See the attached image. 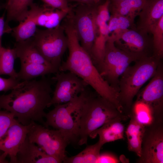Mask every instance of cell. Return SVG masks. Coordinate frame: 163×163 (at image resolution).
<instances>
[{"label":"cell","instance_id":"2e32d148","mask_svg":"<svg viewBox=\"0 0 163 163\" xmlns=\"http://www.w3.org/2000/svg\"><path fill=\"white\" fill-rule=\"evenodd\" d=\"M128 118L124 115L113 119L92 133L89 136L94 139L99 136L98 141L103 145L105 144L123 139L125 128L122 121Z\"/></svg>","mask_w":163,"mask_h":163},{"label":"cell","instance_id":"ffe728a7","mask_svg":"<svg viewBox=\"0 0 163 163\" xmlns=\"http://www.w3.org/2000/svg\"><path fill=\"white\" fill-rule=\"evenodd\" d=\"M14 48L17 58H19L21 63L40 64L53 66L38 51L33 43L32 37L22 41L16 42Z\"/></svg>","mask_w":163,"mask_h":163},{"label":"cell","instance_id":"8992f818","mask_svg":"<svg viewBox=\"0 0 163 163\" xmlns=\"http://www.w3.org/2000/svg\"><path fill=\"white\" fill-rule=\"evenodd\" d=\"M147 55L121 49L109 36L105 46L102 62L95 67L101 75L112 87L118 91L119 78L133 62Z\"/></svg>","mask_w":163,"mask_h":163},{"label":"cell","instance_id":"f35d334b","mask_svg":"<svg viewBox=\"0 0 163 163\" xmlns=\"http://www.w3.org/2000/svg\"><path fill=\"white\" fill-rule=\"evenodd\" d=\"M4 8V6L3 5H2L0 4V10H1L2 9Z\"/></svg>","mask_w":163,"mask_h":163},{"label":"cell","instance_id":"7c38bea8","mask_svg":"<svg viewBox=\"0 0 163 163\" xmlns=\"http://www.w3.org/2000/svg\"><path fill=\"white\" fill-rule=\"evenodd\" d=\"M143 90L136 101L146 104L150 110L151 121L163 120V70L158 65L156 72Z\"/></svg>","mask_w":163,"mask_h":163},{"label":"cell","instance_id":"4316f807","mask_svg":"<svg viewBox=\"0 0 163 163\" xmlns=\"http://www.w3.org/2000/svg\"><path fill=\"white\" fill-rule=\"evenodd\" d=\"M17 58L14 48L2 46L0 51V75H8L10 77L18 79V72L14 69V61Z\"/></svg>","mask_w":163,"mask_h":163},{"label":"cell","instance_id":"44dd1931","mask_svg":"<svg viewBox=\"0 0 163 163\" xmlns=\"http://www.w3.org/2000/svg\"><path fill=\"white\" fill-rule=\"evenodd\" d=\"M97 21L98 31L90 53V56L95 66L101 63L103 60L105 44L110 36L107 22L98 18L97 15Z\"/></svg>","mask_w":163,"mask_h":163},{"label":"cell","instance_id":"d590c367","mask_svg":"<svg viewBox=\"0 0 163 163\" xmlns=\"http://www.w3.org/2000/svg\"><path fill=\"white\" fill-rule=\"evenodd\" d=\"M68 2H76L78 3L88 5H96L99 2L98 0H67Z\"/></svg>","mask_w":163,"mask_h":163},{"label":"cell","instance_id":"d6a6232c","mask_svg":"<svg viewBox=\"0 0 163 163\" xmlns=\"http://www.w3.org/2000/svg\"><path fill=\"white\" fill-rule=\"evenodd\" d=\"M18 79L11 77L5 78L0 77V91L11 90L21 82Z\"/></svg>","mask_w":163,"mask_h":163},{"label":"cell","instance_id":"f1b7e54d","mask_svg":"<svg viewBox=\"0 0 163 163\" xmlns=\"http://www.w3.org/2000/svg\"><path fill=\"white\" fill-rule=\"evenodd\" d=\"M153 35V56L161 59L163 56V16L151 28Z\"/></svg>","mask_w":163,"mask_h":163},{"label":"cell","instance_id":"52a82bcc","mask_svg":"<svg viewBox=\"0 0 163 163\" xmlns=\"http://www.w3.org/2000/svg\"><path fill=\"white\" fill-rule=\"evenodd\" d=\"M78 4L71 7L66 17L74 29L81 46L90 55L98 31L97 5Z\"/></svg>","mask_w":163,"mask_h":163},{"label":"cell","instance_id":"836d02e7","mask_svg":"<svg viewBox=\"0 0 163 163\" xmlns=\"http://www.w3.org/2000/svg\"><path fill=\"white\" fill-rule=\"evenodd\" d=\"M120 159L115 155L110 152L100 153L96 163H118Z\"/></svg>","mask_w":163,"mask_h":163},{"label":"cell","instance_id":"d6986e66","mask_svg":"<svg viewBox=\"0 0 163 163\" xmlns=\"http://www.w3.org/2000/svg\"><path fill=\"white\" fill-rule=\"evenodd\" d=\"M40 6L33 3L26 18L20 22L18 25L11 28V32L16 42L22 41L34 36L37 28L36 18Z\"/></svg>","mask_w":163,"mask_h":163},{"label":"cell","instance_id":"ab89813d","mask_svg":"<svg viewBox=\"0 0 163 163\" xmlns=\"http://www.w3.org/2000/svg\"><path fill=\"white\" fill-rule=\"evenodd\" d=\"M101 0H98V1L99 2H100L101 1Z\"/></svg>","mask_w":163,"mask_h":163},{"label":"cell","instance_id":"d4e9b609","mask_svg":"<svg viewBox=\"0 0 163 163\" xmlns=\"http://www.w3.org/2000/svg\"><path fill=\"white\" fill-rule=\"evenodd\" d=\"M146 0H124L110 3L111 14L128 16L134 18L138 16Z\"/></svg>","mask_w":163,"mask_h":163},{"label":"cell","instance_id":"8d00e7d4","mask_svg":"<svg viewBox=\"0 0 163 163\" xmlns=\"http://www.w3.org/2000/svg\"><path fill=\"white\" fill-rule=\"evenodd\" d=\"M8 155L5 152H0V163H8L9 162L6 160V157Z\"/></svg>","mask_w":163,"mask_h":163},{"label":"cell","instance_id":"1f68e13d","mask_svg":"<svg viewBox=\"0 0 163 163\" xmlns=\"http://www.w3.org/2000/svg\"><path fill=\"white\" fill-rule=\"evenodd\" d=\"M109 0H106L103 4L97 6V17L102 21L107 22L110 18L109 6Z\"/></svg>","mask_w":163,"mask_h":163},{"label":"cell","instance_id":"ac0fdd59","mask_svg":"<svg viewBox=\"0 0 163 163\" xmlns=\"http://www.w3.org/2000/svg\"><path fill=\"white\" fill-rule=\"evenodd\" d=\"M130 120L125 130L128 150L135 153L139 157L141 153V146L145 131V125L141 123L133 112L129 114Z\"/></svg>","mask_w":163,"mask_h":163},{"label":"cell","instance_id":"74e56055","mask_svg":"<svg viewBox=\"0 0 163 163\" xmlns=\"http://www.w3.org/2000/svg\"><path fill=\"white\" fill-rule=\"evenodd\" d=\"M123 0H109L110 1V3L119 2Z\"/></svg>","mask_w":163,"mask_h":163},{"label":"cell","instance_id":"30bf717a","mask_svg":"<svg viewBox=\"0 0 163 163\" xmlns=\"http://www.w3.org/2000/svg\"><path fill=\"white\" fill-rule=\"evenodd\" d=\"M139 163H163V120L152 122L145 125Z\"/></svg>","mask_w":163,"mask_h":163},{"label":"cell","instance_id":"4fadbf2b","mask_svg":"<svg viewBox=\"0 0 163 163\" xmlns=\"http://www.w3.org/2000/svg\"><path fill=\"white\" fill-rule=\"evenodd\" d=\"M29 129V125H24L16 120L0 138V150L9 156L10 163H17V154L27 136Z\"/></svg>","mask_w":163,"mask_h":163},{"label":"cell","instance_id":"3957f363","mask_svg":"<svg viewBox=\"0 0 163 163\" xmlns=\"http://www.w3.org/2000/svg\"><path fill=\"white\" fill-rule=\"evenodd\" d=\"M124 115H127L90 89L81 109L78 144H86L88 137L96 129L109 120Z\"/></svg>","mask_w":163,"mask_h":163},{"label":"cell","instance_id":"7a4b0ae2","mask_svg":"<svg viewBox=\"0 0 163 163\" xmlns=\"http://www.w3.org/2000/svg\"><path fill=\"white\" fill-rule=\"evenodd\" d=\"M63 26L68 39L69 55L66 60L61 63L59 71L69 72L75 74L121 112L123 107L118 99V91L101 75L90 55L81 46L72 24L67 22Z\"/></svg>","mask_w":163,"mask_h":163},{"label":"cell","instance_id":"e575fe53","mask_svg":"<svg viewBox=\"0 0 163 163\" xmlns=\"http://www.w3.org/2000/svg\"><path fill=\"white\" fill-rule=\"evenodd\" d=\"M5 14L4 13L1 17H0V51L2 47V39L3 34L5 33H9L11 32V28H8L6 26L4 20Z\"/></svg>","mask_w":163,"mask_h":163},{"label":"cell","instance_id":"9c48e42d","mask_svg":"<svg viewBox=\"0 0 163 163\" xmlns=\"http://www.w3.org/2000/svg\"><path fill=\"white\" fill-rule=\"evenodd\" d=\"M29 125L27 136L29 140L60 163L63 162L66 157V149L69 144L61 132L57 129H49L35 122Z\"/></svg>","mask_w":163,"mask_h":163},{"label":"cell","instance_id":"6da1fadb","mask_svg":"<svg viewBox=\"0 0 163 163\" xmlns=\"http://www.w3.org/2000/svg\"><path fill=\"white\" fill-rule=\"evenodd\" d=\"M38 80L21 81L8 94L0 95V110L14 115L21 124L37 122L44 125L46 113L53 93L52 78L42 76Z\"/></svg>","mask_w":163,"mask_h":163},{"label":"cell","instance_id":"9a60e30c","mask_svg":"<svg viewBox=\"0 0 163 163\" xmlns=\"http://www.w3.org/2000/svg\"><path fill=\"white\" fill-rule=\"evenodd\" d=\"M138 16L137 30L150 33L151 27L163 16V0H146Z\"/></svg>","mask_w":163,"mask_h":163},{"label":"cell","instance_id":"8fae6325","mask_svg":"<svg viewBox=\"0 0 163 163\" xmlns=\"http://www.w3.org/2000/svg\"><path fill=\"white\" fill-rule=\"evenodd\" d=\"M55 74L52 78L56 84L47 107L71 101L88 86L82 79L70 72L59 71Z\"/></svg>","mask_w":163,"mask_h":163},{"label":"cell","instance_id":"cb8c5ba5","mask_svg":"<svg viewBox=\"0 0 163 163\" xmlns=\"http://www.w3.org/2000/svg\"><path fill=\"white\" fill-rule=\"evenodd\" d=\"M21 68L18 73V79L20 81L29 80L40 76L56 73L59 70L54 67L44 64L21 63Z\"/></svg>","mask_w":163,"mask_h":163},{"label":"cell","instance_id":"484cf974","mask_svg":"<svg viewBox=\"0 0 163 163\" xmlns=\"http://www.w3.org/2000/svg\"><path fill=\"white\" fill-rule=\"evenodd\" d=\"M103 145L98 141L92 145L87 146L77 155L66 157L63 161L65 163H96Z\"/></svg>","mask_w":163,"mask_h":163},{"label":"cell","instance_id":"e0dca14e","mask_svg":"<svg viewBox=\"0 0 163 163\" xmlns=\"http://www.w3.org/2000/svg\"><path fill=\"white\" fill-rule=\"evenodd\" d=\"M18 163H59L56 158L48 155L27 136L17 156Z\"/></svg>","mask_w":163,"mask_h":163},{"label":"cell","instance_id":"603a6c76","mask_svg":"<svg viewBox=\"0 0 163 163\" xmlns=\"http://www.w3.org/2000/svg\"><path fill=\"white\" fill-rule=\"evenodd\" d=\"M33 0H8L3 5L7 11L5 23L8 28V23L11 21H23L27 17Z\"/></svg>","mask_w":163,"mask_h":163},{"label":"cell","instance_id":"4dcf8cb0","mask_svg":"<svg viewBox=\"0 0 163 163\" xmlns=\"http://www.w3.org/2000/svg\"><path fill=\"white\" fill-rule=\"evenodd\" d=\"M44 5L52 8L69 12L71 7L67 0H41Z\"/></svg>","mask_w":163,"mask_h":163},{"label":"cell","instance_id":"277c9868","mask_svg":"<svg viewBox=\"0 0 163 163\" xmlns=\"http://www.w3.org/2000/svg\"><path fill=\"white\" fill-rule=\"evenodd\" d=\"M160 60L153 55L145 56L133 66H129L120 76L118 99L123 110L131 108L134 98L142 86L155 75Z\"/></svg>","mask_w":163,"mask_h":163},{"label":"cell","instance_id":"83f0119b","mask_svg":"<svg viewBox=\"0 0 163 163\" xmlns=\"http://www.w3.org/2000/svg\"><path fill=\"white\" fill-rule=\"evenodd\" d=\"M135 19L128 16L111 14L107 24L110 36L113 38L127 29H136L134 24Z\"/></svg>","mask_w":163,"mask_h":163},{"label":"cell","instance_id":"f546056e","mask_svg":"<svg viewBox=\"0 0 163 163\" xmlns=\"http://www.w3.org/2000/svg\"><path fill=\"white\" fill-rule=\"evenodd\" d=\"M16 120L12 113L6 110H0V138Z\"/></svg>","mask_w":163,"mask_h":163},{"label":"cell","instance_id":"5bb4252c","mask_svg":"<svg viewBox=\"0 0 163 163\" xmlns=\"http://www.w3.org/2000/svg\"><path fill=\"white\" fill-rule=\"evenodd\" d=\"M148 35L136 29H128L113 39L117 46L121 49L147 55L146 51L149 43Z\"/></svg>","mask_w":163,"mask_h":163},{"label":"cell","instance_id":"ba28073f","mask_svg":"<svg viewBox=\"0 0 163 163\" xmlns=\"http://www.w3.org/2000/svg\"><path fill=\"white\" fill-rule=\"evenodd\" d=\"M33 43L45 59L59 70L62 58L68 48V39L62 24L54 28H37Z\"/></svg>","mask_w":163,"mask_h":163},{"label":"cell","instance_id":"5b68a950","mask_svg":"<svg viewBox=\"0 0 163 163\" xmlns=\"http://www.w3.org/2000/svg\"><path fill=\"white\" fill-rule=\"evenodd\" d=\"M90 90L88 86L71 101L55 105L53 109L46 113L44 126L59 130L68 144L78 143L81 109Z\"/></svg>","mask_w":163,"mask_h":163},{"label":"cell","instance_id":"7402d4cb","mask_svg":"<svg viewBox=\"0 0 163 163\" xmlns=\"http://www.w3.org/2000/svg\"><path fill=\"white\" fill-rule=\"evenodd\" d=\"M69 12L44 5L40 6L36 18L37 25L48 29L56 27L61 24Z\"/></svg>","mask_w":163,"mask_h":163}]
</instances>
